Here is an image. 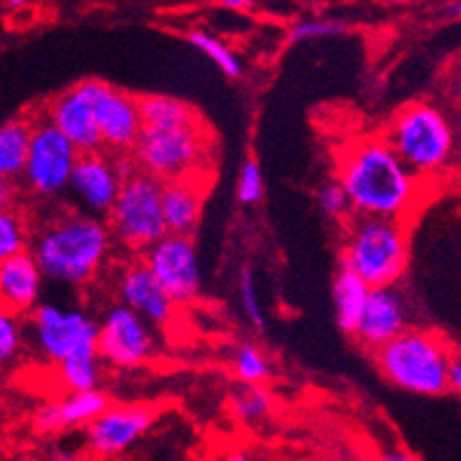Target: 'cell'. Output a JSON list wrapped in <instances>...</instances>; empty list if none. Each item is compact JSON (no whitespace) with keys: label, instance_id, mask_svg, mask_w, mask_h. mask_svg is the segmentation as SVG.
I'll return each mask as SVG.
<instances>
[{"label":"cell","instance_id":"obj_18","mask_svg":"<svg viewBox=\"0 0 461 461\" xmlns=\"http://www.w3.org/2000/svg\"><path fill=\"white\" fill-rule=\"evenodd\" d=\"M43 274L31 249L0 261V306L26 316L36 309L43 294Z\"/></svg>","mask_w":461,"mask_h":461},{"label":"cell","instance_id":"obj_2","mask_svg":"<svg viewBox=\"0 0 461 461\" xmlns=\"http://www.w3.org/2000/svg\"><path fill=\"white\" fill-rule=\"evenodd\" d=\"M109 224L87 212H61L38 230L31 245L43 278L64 285H87L111 252Z\"/></svg>","mask_w":461,"mask_h":461},{"label":"cell","instance_id":"obj_33","mask_svg":"<svg viewBox=\"0 0 461 461\" xmlns=\"http://www.w3.org/2000/svg\"><path fill=\"white\" fill-rule=\"evenodd\" d=\"M318 203H321V210L328 217L332 219H346L351 214V203L346 198L344 188L339 182H330L321 188L318 194Z\"/></svg>","mask_w":461,"mask_h":461},{"label":"cell","instance_id":"obj_22","mask_svg":"<svg viewBox=\"0 0 461 461\" xmlns=\"http://www.w3.org/2000/svg\"><path fill=\"white\" fill-rule=\"evenodd\" d=\"M31 128H33L31 118H13L0 125V179L17 182L24 172Z\"/></svg>","mask_w":461,"mask_h":461},{"label":"cell","instance_id":"obj_36","mask_svg":"<svg viewBox=\"0 0 461 461\" xmlns=\"http://www.w3.org/2000/svg\"><path fill=\"white\" fill-rule=\"evenodd\" d=\"M219 5L226 10H248L252 7V0H219Z\"/></svg>","mask_w":461,"mask_h":461},{"label":"cell","instance_id":"obj_30","mask_svg":"<svg viewBox=\"0 0 461 461\" xmlns=\"http://www.w3.org/2000/svg\"><path fill=\"white\" fill-rule=\"evenodd\" d=\"M346 26L332 19H311V22H299L292 26L290 41L292 43H306V41H321V38H332L344 33Z\"/></svg>","mask_w":461,"mask_h":461},{"label":"cell","instance_id":"obj_28","mask_svg":"<svg viewBox=\"0 0 461 461\" xmlns=\"http://www.w3.org/2000/svg\"><path fill=\"white\" fill-rule=\"evenodd\" d=\"M233 412L243 421H257V419L267 417L271 410V395L261 389L259 384H245L243 389L233 393L230 398Z\"/></svg>","mask_w":461,"mask_h":461},{"label":"cell","instance_id":"obj_32","mask_svg":"<svg viewBox=\"0 0 461 461\" xmlns=\"http://www.w3.org/2000/svg\"><path fill=\"white\" fill-rule=\"evenodd\" d=\"M240 302H243L245 316L255 328H264V311H261L259 297H257V285H255V274L252 268L243 267L240 271Z\"/></svg>","mask_w":461,"mask_h":461},{"label":"cell","instance_id":"obj_8","mask_svg":"<svg viewBox=\"0 0 461 461\" xmlns=\"http://www.w3.org/2000/svg\"><path fill=\"white\" fill-rule=\"evenodd\" d=\"M29 334L38 353L55 365L78 356H99V321L86 311L61 309L57 303H38L31 311Z\"/></svg>","mask_w":461,"mask_h":461},{"label":"cell","instance_id":"obj_6","mask_svg":"<svg viewBox=\"0 0 461 461\" xmlns=\"http://www.w3.org/2000/svg\"><path fill=\"white\" fill-rule=\"evenodd\" d=\"M212 158V137L201 121L179 128H141L132 163L160 182L198 179Z\"/></svg>","mask_w":461,"mask_h":461},{"label":"cell","instance_id":"obj_1","mask_svg":"<svg viewBox=\"0 0 461 461\" xmlns=\"http://www.w3.org/2000/svg\"><path fill=\"white\" fill-rule=\"evenodd\" d=\"M353 214L407 221L417 212L426 182L402 163L384 137H365L339 156V179Z\"/></svg>","mask_w":461,"mask_h":461},{"label":"cell","instance_id":"obj_4","mask_svg":"<svg viewBox=\"0 0 461 461\" xmlns=\"http://www.w3.org/2000/svg\"><path fill=\"white\" fill-rule=\"evenodd\" d=\"M384 140L421 179L443 175L455 165L456 134L452 121L431 102H414L393 115Z\"/></svg>","mask_w":461,"mask_h":461},{"label":"cell","instance_id":"obj_15","mask_svg":"<svg viewBox=\"0 0 461 461\" xmlns=\"http://www.w3.org/2000/svg\"><path fill=\"white\" fill-rule=\"evenodd\" d=\"M118 294L121 303L144 318L149 325L165 328L175 318V299L160 285V280L146 267V261H132L122 268L118 278Z\"/></svg>","mask_w":461,"mask_h":461},{"label":"cell","instance_id":"obj_29","mask_svg":"<svg viewBox=\"0 0 461 461\" xmlns=\"http://www.w3.org/2000/svg\"><path fill=\"white\" fill-rule=\"evenodd\" d=\"M233 370L243 384H261L268 376V363L257 346L243 344L233 356Z\"/></svg>","mask_w":461,"mask_h":461},{"label":"cell","instance_id":"obj_12","mask_svg":"<svg viewBox=\"0 0 461 461\" xmlns=\"http://www.w3.org/2000/svg\"><path fill=\"white\" fill-rule=\"evenodd\" d=\"M132 167V160L118 163L109 153L87 151L80 153L68 176V191L73 201L83 207V212L95 217H106L113 205L115 195L121 191L122 176Z\"/></svg>","mask_w":461,"mask_h":461},{"label":"cell","instance_id":"obj_25","mask_svg":"<svg viewBox=\"0 0 461 461\" xmlns=\"http://www.w3.org/2000/svg\"><path fill=\"white\" fill-rule=\"evenodd\" d=\"M31 248V230L26 217L19 210L0 207V261Z\"/></svg>","mask_w":461,"mask_h":461},{"label":"cell","instance_id":"obj_34","mask_svg":"<svg viewBox=\"0 0 461 461\" xmlns=\"http://www.w3.org/2000/svg\"><path fill=\"white\" fill-rule=\"evenodd\" d=\"M459 389H461V360H459V353L455 351L447 365V391H456V393H459Z\"/></svg>","mask_w":461,"mask_h":461},{"label":"cell","instance_id":"obj_38","mask_svg":"<svg viewBox=\"0 0 461 461\" xmlns=\"http://www.w3.org/2000/svg\"><path fill=\"white\" fill-rule=\"evenodd\" d=\"M31 0H7V5L10 7H24V5H29Z\"/></svg>","mask_w":461,"mask_h":461},{"label":"cell","instance_id":"obj_13","mask_svg":"<svg viewBox=\"0 0 461 461\" xmlns=\"http://www.w3.org/2000/svg\"><path fill=\"white\" fill-rule=\"evenodd\" d=\"M97 87L99 80H83L71 90L57 95L45 109V118L78 149V153L102 149L97 121H95Z\"/></svg>","mask_w":461,"mask_h":461},{"label":"cell","instance_id":"obj_31","mask_svg":"<svg viewBox=\"0 0 461 461\" xmlns=\"http://www.w3.org/2000/svg\"><path fill=\"white\" fill-rule=\"evenodd\" d=\"M264 198V176H261V167L257 160L248 158L238 176V201L243 205H255Z\"/></svg>","mask_w":461,"mask_h":461},{"label":"cell","instance_id":"obj_3","mask_svg":"<svg viewBox=\"0 0 461 461\" xmlns=\"http://www.w3.org/2000/svg\"><path fill=\"white\" fill-rule=\"evenodd\" d=\"M410 261V230L402 219L367 217L348 214L346 217L341 267L370 287H391L405 276Z\"/></svg>","mask_w":461,"mask_h":461},{"label":"cell","instance_id":"obj_9","mask_svg":"<svg viewBox=\"0 0 461 461\" xmlns=\"http://www.w3.org/2000/svg\"><path fill=\"white\" fill-rule=\"evenodd\" d=\"M78 156V149L45 115L33 118L29 153H26L24 172L19 179L36 198H43V201L59 198L67 191L68 176Z\"/></svg>","mask_w":461,"mask_h":461},{"label":"cell","instance_id":"obj_14","mask_svg":"<svg viewBox=\"0 0 461 461\" xmlns=\"http://www.w3.org/2000/svg\"><path fill=\"white\" fill-rule=\"evenodd\" d=\"M95 121H97L102 149L111 153L132 151L134 141L144 128L140 99L102 80H99L97 97H95Z\"/></svg>","mask_w":461,"mask_h":461},{"label":"cell","instance_id":"obj_7","mask_svg":"<svg viewBox=\"0 0 461 461\" xmlns=\"http://www.w3.org/2000/svg\"><path fill=\"white\" fill-rule=\"evenodd\" d=\"M109 230L128 249H146L167 233L163 214V182L128 167L121 191L109 210Z\"/></svg>","mask_w":461,"mask_h":461},{"label":"cell","instance_id":"obj_11","mask_svg":"<svg viewBox=\"0 0 461 461\" xmlns=\"http://www.w3.org/2000/svg\"><path fill=\"white\" fill-rule=\"evenodd\" d=\"M97 353L115 367L144 365L156 353L151 325L125 303H115L99 322Z\"/></svg>","mask_w":461,"mask_h":461},{"label":"cell","instance_id":"obj_35","mask_svg":"<svg viewBox=\"0 0 461 461\" xmlns=\"http://www.w3.org/2000/svg\"><path fill=\"white\" fill-rule=\"evenodd\" d=\"M14 195H17V188H14V182L0 179V207H10V205H13Z\"/></svg>","mask_w":461,"mask_h":461},{"label":"cell","instance_id":"obj_10","mask_svg":"<svg viewBox=\"0 0 461 461\" xmlns=\"http://www.w3.org/2000/svg\"><path fill=\"white\" fill-rule=\"evenodd\" d=\"M144 261L175 303L194 302L201 294V261L191 236L165 233L160 240L146 248Z\"/></svg>","mask_w":461,"mask_h":461},{"label":"cell","instance_id":"obj_23","mask_svg":"<svg viewBox=\"0 0 461 461\" xmlns=\"http://www.w3.org/2000/svg\"><path fill=\"white\" fill-rule=\"evenodd\" d=\"M140 113L144 128H179V125L201 121L194 106H188L182 99L165 97V95L140 99Z\"/></svg>","mask_w":461,"mask_h":461},{"label":"cell","instance_id":"obj_26","mask_svg":"<svg viewBox=\"0 0 461 461\" xmlns=\"http://www.w3.org/2000/svg\"><path fill=\"white\" fill-rule=\"evenodd\" d=\"M188 43L194 45L195 50H201L203 55L212 61L214 67L224 73V76H229V78H240L243 64H240L236 52H233L229 45L221 43L217 36L207 33V31H191V33H188Z\"/></svg>","mask_w":461,"mask_h":461},{"label":"cell","instance_id":"obj_24","mask_svg":"<svg viewBox=\"0 0 461 461\" xmlns=\"http://www.w3.org/2000/svg\"><path fill=\"white\" fill-rule=\"evenodd\" d=\"M61 384L68 391H90L97 389L102 382V363L99 356H78V358H68L57 363Z\"/></svg>","mask_w":461,"mask_h":461},{"label":"cell","instance_id":"obj_21","mask_svg":"<svg viewBox=\"0 0 461 461\" xmlns=\"http://www.w3.org/2000/svg\"><path fill=\"white\" fill-rule=\"evenodd\" d=\"M367 294H370V285L360 276L353 274L351 268L341 267L332 283L334 318H337L341 332L351 334V337L356 334Z\"/></svg>","mask_w":461,"mask_h":461},{"label":"cell","instance_id":"obj_27","mask_svg":"<svg viewBox=\"0 0 461 461\" xmlns=\"http://www.w3.org/2000/svg\"><path fill=\"white\" fill-rule=\"evenodd\" d=\"M24 322L14 311L0 306V365H7L22 353L24 346Z\"/></svg>","mask_w":461,"mask_h":461},{"label":"cell","instance_id":"obj_5","mask_svg":"<svg viewBox=\"0 0 461 461\" xmlns=\"http://www.w3.org/2000/svg\"><path fill=\"white\" fill-rule=\"evenodd\" d=\"M455 348L436 332L410 330L376 348L382 375L402 391L419 395L447 393V365Z\"/></svg>","mask_w":461,"mask_h":461},{"label":"cell","instance_id":"obj_16","mask_svg":"<svg viewBox=\"0 0 461 461\" xmlns=\"http://www.w3.org/2000/svg\"><path fill=\"white\" fill-rule=\"evenodd\" d=\"M407 328H410V311H407V303L401 292L393 285L370 287L363 316H360L353 337L365 348L376 351L384 344H389L391 339H395L401 332H405Z\"/></svg>","mask_w":461,"mask_h":461},{"label":"cell","instance_id":"obj_37","mask_svg":"<svg viewBox=\"0 0 461 461\" xmlns=\"http://www.w3.org/2000/svg\"><path fill=\"white\" fill-rule=\"evenodd\" d=\"M386 461H419V459H414V456L405 455V452H393V455L386 456Z\"/></svg>","mask_w":461,"mask_h":461},{"label":"cell","instance_id":"obj_39","mask_svg":"<svg viewBox=\"0 0 461 461\" xmlns=\"http://www.w3.org/2000/svg\"><path fill=\"white\" fill-rule=\"evenodd\" d=\"M226 461H252V459H248V456H243V455H236V456H229Z\"/></svg>","mask_w":461,"mask_h":461},{"label":"cell","instance_id":"obj_17","mask_svg":"<svg viewBox=\"0 0 461 461\" xmlns=\"http://www.w3.org/2000/svg\"><path fill=\"white\" fill-rule=\"evenodd\" d=\"M151 424V407H106L90 421L87 440L99 455H118L140 440Z\"/></svg>","mask_w":461,"mask_h":461},{"label":"cell","instance_id":"obj_19","mask_svg":"<svg viewBox=\"0 0 461 461\" xmlns=\"http://www.w3.org/2000/svg\"><path fill=\"white\" fill-rule=\"evenodd\" d=\"M207 186L198 179L163 182V214L167 233L191 236L198 229L203 214V198Z\"/></svg>","mask_w":461,"mask_h":461},{"label":"cell","instance_id":"obj_20","mask_svg":"<svg viewBox=\"0 0 461 461\" xmlns=\"http://www.w3.org/2000/svg\"><path fill=\"white\" fill-rule=\"evenodd\" d=\"M109 407V395L99 389L71 391L64 401L43 405L36 414V429L43 433L59 431L68 426L87 424Z\"/></svg>","mask_w":461,"mask_h":461}]
</instances>
